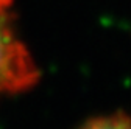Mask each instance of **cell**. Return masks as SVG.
<instances>
[{"instance_id": "obj_1", "label": "cell", "mask_w": 131, "mask_h": 129, "mask_svg": "<svg viewBox=\"0 0 131 129\" xmlns=\"http://www.w3.org/2000/svg\"><path fill=\"white\" fill-rule=\"evenodd\" d=\"M38 76L35 61L16 33L11 0H0V98L30 89Z\"/></svg>"}, {"instance_id": "obj_2", "label": "cell", "mask_w": 131, "mask_h": 129, "mask_svg": "<svg viewBox=\"0 0 131 129\" xmlns=\"http://www.w3.org/2000/svg\"><path fill=\"white\" fill-rule=\"evenodd\" d=\"M78 129H131V115L114 114L94 118Z\"/></svg>"}]
</instances>
